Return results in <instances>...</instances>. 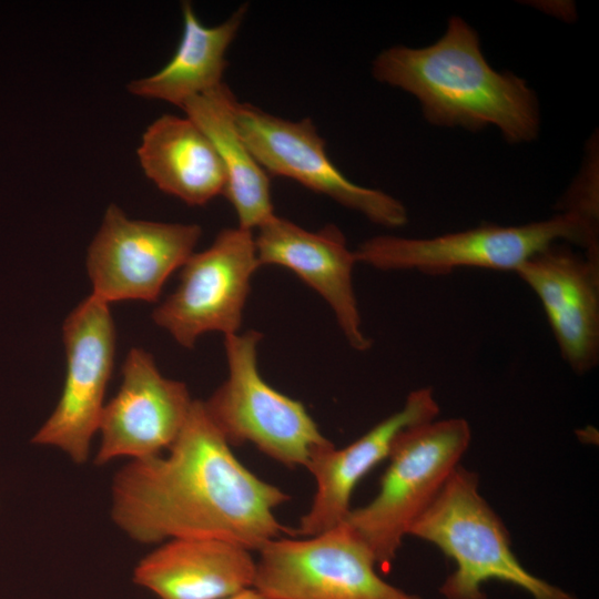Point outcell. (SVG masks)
I'll use <instances>...</instances> for the list:
<instances>
[{"mask_svg": "<svg viewBox=\"0 0 599 599\" xmlns=\"http://www.w3.org/2000/svg\"><path fill=\"white\" fill-rule=\"evenodd\" d=\"M183 30L180 43L170 61L154 74L128 84L131 94L164 101L179 108L202 93L222 84L227 67L229 47L246 16L242 4L224 22L207 27L195 14L189 1L182 2Z\"/></svg>", "mask_w": 599, "mask_h": 599, "instance_id": "d6986e66", "label": "cell"}, {"mask_svg": "<svg viewBox=\"0 0 599 599\" xmlns=\"http://www.w3.org/2000/svg\"><path fill=\"white\" fill-rule=\"evenodd\" d=\"M258 552L253 588L265 599H423L385 581L344 521L306 539L275 538Z\"/></svg>", "mask_w": 599, "mask_h": 599, "instance_id": "52a82bcc", "label": "cell"}, {"mask_svg": "<svg viewBox=\"0 0 599 599\" xmlns=\"http://www.w3.org/2000/svg\"><path fill=\"white\" fill-rule=\"evenodd\" d=\"M193 400L183 382L161 374L151 353L131 348L122 365L121 386L101 415L94 463L102 466L118 458L163 454L183 428Z\"/></svg>", "mask_w": 599, "mask_h": 599, "instance_id": "7c38bea8", "label": "cell"}, {"mask_svg": "<svg viewBox=\"0 0 599 599\" xmlns=\"http://www.w3.org/2000/svg\"><path fill=\"white\" fill-rule=\"evenodd\" d=\"M573 243L599 258L598 229L560 212L524 225L485 224L433 237L379 235L354 251L357 263L382 271L444 275L464 267L512 271L555 243Z\"/></svg>", "mask_w": 599, "mask_h": 599, "instance_id": "5b68a950", "label": "cell"}, {"mask_svg": "<svg viewBox=\"0 0 599 599\" xmlns=\"http://www.w3.org/2000/svg\"><path fill=\"white\" fill-rule=\"evenodd\" d=\"M597 150V145H591L581 173L560 203V212L573 213L596 229L599 221Z\"/></svg>", "mask_w": 599, "mask_h": 599, "instance_id": "ffe728a7", "label": "cell"}, {"mask_svg": "<svg viewBox=\"0 0 599 599\" xmlns=\"http://www.w3.org/2000/svg\"><path fill=\"white\" fill-rule=\"evenodd\" d=\"M538 297L564 361L576 374L599 362V260L551 244L515 272Z\"/></svg>", "mask_w": 599, "mask_h": 599, "instance_id": "4fadbf2b", "label": "cell"}, {"mask_svg": "<svg viewBox=\"0 0 599 599\" xmlns=\"http://www.w3.org/2000/svg\"><path fill=\"white\" fill-rule=\"evenodd\" d=\"M373 77L414 95L433 125L479 131L497 128L514 144L540 130L538 99L527 82L494 70L477 32L454 16L444 34L424 48L395 45L373 61Z\"/></svg>", "mask_w": 599, "mask_h": 599, "instance_id": "7a4b0ae2", "label": "cell"}, {"mask_svg": "<svg viewBox=\"0 0 599 599\" xmlns=\"http://www.w3.org/2000/svg\"><path fill=\"white\" fill-rule=\"evenodd\" d=\"M290 495L262 480L233 454L194 399L166 454L129 460L111 484V518L143 545L219 538L260 550L285 528L275 509Z\"/></svg>", "mask_w": 599, "mask_h": 599, "instance_id": "6da1fadb", "label": "cell"}, {"mask_svg": "<svg viewBox=\"0 0 599 599\" xmlns=\"http://www.w3.org/2000/svg\"><path fill=\"white\" fill-rule=\"evenodd\" d=\"M408 536L435 545L456 569L439 588L445 599H488L489 580L510 583L532 599H579L529 572L511 549L509 534L479 493L475 471L459 465Z\"/></svg>", "mask_w": 599, "mask_h": 599, "instance_id": "3957f363", "label": "cell"}, {"mask_svg": "<svg viewBox=\"0 0 599 599\" xmlns=\"http://www.w3.org/2000/svg\"><path fill=\"white\" fill-rule=\"evenodd\" d=\"M201 235L197 224L133 220L110 204L87 253L91 294L106 304L156 301Z\"/></svg>", "mask_w": 599, "mask_h": 599, "instance_id": "8fae6325", "label": "cell"}, {"mask_svg": "<svg viewBox=\"0 0 599 599\" xmlns=\"http://www.w3.org/2000/svg\"><path fill=\"white\" fill-rule=\"evenodd\" d=\"M262 338L255 329L224 336L227 377L203 400L204 408L230 445L252 444L286 467H305L314 453L333 443L300 400L261 376Z\"/></svg>", "mask_w": 599, "mask_h": 599, "instance_id": "8992f818", "label": "cell"}, {"mask_svg": "<svg viewBox=\"0 0 599 599\" xmlns=\"http://www.w3.org/2000/svg\"><path fill=\"white\" fill-rule=\"evenodd\" d=\"M256 560L242 545L219 538L159 544L135 566L133 581L159 599H226L253 588Z\"/></svg>", "mask_w": 599, "mask_h": 599, "instance_id": "2e32d148", "label": "cell"}, {"mask_svg": "<svg viewBox=\"0 0 599 599\" xmlns=\"http://www.w3.org/2000/svg\"><path fill=\"white\" fill-rule=\"evenodd\" d=\"M253 231L226 227L182 265L180 282L152 313L154 323L183 347L209 332L236 334L260 267Z\"/></svg>", "mask_w": 599, "mask_h": 599, "instance_id": "ba28073f", "label": "cell"}, {"mask_svg": "<svg viewBox=\"0 0 599 599\" xmlns=\"http://www.w3.org/2000/svg\"><path fill=\"white\" fill-rule=\"evenodd\" d=\"M470 440V425L460 417L425 422L397 436L377 495L344 520L377 565L396 558L412 525L460 465Z\"/></svg>", "mask_w": 599, "mask_h": 599, "instance_id": "277c9868", "label": "cell"}, {"mask_svg": "<svg viewBox=\"0 0 599 599\" xmlns=\"http://www.w3.org/2000/svg\"><path fill=\"white\" fill-rule=\"evenodd\" d=\"M236 98L222 83L187 100L181 108L210 139L225 170L224 195L232 204L238 226L254 231L274 213L270 176L242 139L234 116Z\"/></svg>", "mask_w": 599, "mask_h": 599, "instance_id": "ac0fdd59", "label": "cell"}, {"mask_svg": "<svg viewBox=\"0 0 599 599\" xmlns=\"http://www.w3.org/2000/svg\"><path fill=\"white\" fill-rule=\"evenodd\" d=\"M226 599H265L256 589L250 588Z\"/></svg>", "mask_w": 599, "mask_h": 599, "instance_id": "44dd1931", "label": "cell"}, {"mask_svg": "<svg viewBox=\"0 0 599 599\" xmlns=\"http://www.w3.org/2000/svg\"><path fill=\"white\" fill-rule=\"evenodd\" d=\"M234 116L246 146L268 176L292 179L375 224L395 229L407 223V210L399 200L352 182L336 167L311 119L285 120L237 100Z\"/></svg>", "mask_w": 599, "mask_h": 599, "instance_id": "9c48e42d", "label": "cell"}, {"mask_svg": "<svg viewBox=\"0 0 599 599\" xmlns=\"http://www.w3.org/2000/svg\"><path fill=\"white\" fill-rule=\"evenodd\" d=\"M256 231L260 265H278L295 273L329 305L351 347L367 351L372 341L362 328L353 285L357 261L343 232L336 225L311 232L276 214Z\"/></svg>", "mask_w": 599, "mask_h": 599, "instance_id": "5bb4252c", "label": "cell"}, {"mask_svg": "<svg viewBox=\"0 0 599 599\" xmlns=\"http://www.w3.org/2000/svg\"><path fill=\"white\" fill-rule=\"evenodd\" d=\"M438 413L439 405L430 387L414 389L398 412L358 439L343 448L333 444L314 453L305 467L315 479L316 491L295 534L309 537L342 524L352 510L355 487L387 459L397 436L408 427L436 419Z\"/></svg>", "mask_w": 599, "mask_h": 599, "instance_id": "9a60e30c", "label": "cell"}, {"mask_svg": "<svg viewBox=\"0 0 599 599\" xmlns=\"http://www.w3.org/2000/svg\"><path fill=\"white\" fill-rule=\"evenodd\" d=\"M138 159L164 193L200 206L224 194L222 161L205 133L187 116L163 114L144 131Z\"/></svg>", "mask_w": 599, "mask_h": 599, "instance_id": "e0dca14e", "label": "cell"}, {"mask_svg": "<svg viewBox=\"0 0 599 599\" xmlns=\"http://www.w3.org/2000/svg\"><path fill=\"white\" fill-rule=\"evenodd\" d=\"M67 370L53 412L31 443L60 449L83 464L99 430L115 354V327L109 304L90 294L62 326Z\"/></svg>", "mask_w": 599, "mask_h": 599, "instance_id": "30bf717a", "label": "cell"}]
</instances>
